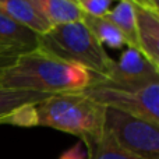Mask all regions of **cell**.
<instances>
[{"mask_svg": "<svg viewBox=\"0 0 159 159\" xmlns=\"http://www.w3.org/2000/svg\"><path fill=\"white\" fill-rule=\"evenodd\" d=\"M98 78L82 67L56 60L39 50L20 55L0 67V88L45 95L82 92Z\"/></svg>", "mask_w": 159, "mask_h": 159, "instance_id": "obj_1", "label": "cell"}, {"mask_svg": "<svg viewBox=\"0 0 159 159\" xmlns=\"http://www.w3.org/2000/svg\"><path fill=\"white\" fill-rule=\"evenodd\" d=\"M105 110L81 92L49 95L35 103L36 126L77 135L88 148L103 134Z\"/></svg>", "mask_w": 159, "mask_h": 159, "instance_id": "obj_2", "label": "cell"}, {"mask_svg": "<svg viewBox=\"0 0 159 159\" xmlns=\"http://www.w3.org/2000/svg\"><path fill=\"white\" fill-rule=\"evenodd\" d=\"M36 50L56 60L82 67L102 78L107 75L115 61L81 21L55 25L38 35Z\"/></svg>", "mask_w": 159, "mask_h": 159, "instance_id": "obj_3", "label": "cell"}, {"mask_svg": "<svg viewBox=\"0 0 159 159\" xmlns=\"http://www.w3.org/2000/svg\"><path fill=\"white\" fill-rule=\"evenodd\" d=\"M81 93L105 107L129 113L159 126V84L124 88L110 85L99 77Z\"/></svg>", "mask_w": 159, "mask_h": 159, "instance_id": "obj_4", "label": "cell"}, {"mask_svg": "<svg viewBox=\"0 0 159 159\" xmlns=\"http://www.w3.org/2000/svg\"><path fill=\"white\" fill-rule=\"evenodd\" d=\"M103 131L117 145L144 159H159V126L106 107Z\"/></svg>", "mask_w": 159, "mask_h": 159, "instance_id": "obj_5", "label": "cell"}, {"mask_svg": "<svg viewBox=\"0 0 159 159\" xmlns=\"http://www.w3.org/2000/svg\"><path fill=\"white\" fill-rule=\"evenodd\" d=\"M105 82L115 87L144 88L151 84H159V70L154 67L137 49L124 50L117 61H113Z\"/></svg>", "mask_w": 159, "mask_h": 159, "instance_id": "obj_6", "label": "cell"}, {"mask_svg": "<svg viewBox=\"0 0 159 159\" xmlns=\"http://www.w3.org/2000/svg\"><path fill=\"white\" fill-rule=\"evenodd\" d=\"M38 49V34L0 14V63Z\"/></svg>", "mask_w": 159, "mask_h": 159, "instance_id": "obj_7", "label": "cell"}, {"mask_svg": "<svg viewBox=\"0 0 159 159\" xmlns=\"http://www.w3.org/2000/svg\"><path fill=\"white\" fill-rule=\"evenodd\" d=\"M140 53L159 70V14L134 6Z\"/></svg>", "mask_w": 159, "mask_h": 159, "instance_id": "obj_8", "label": "cell"}, {"mask_svg": "<svg viewBox=\"0 0 159 159\" xmlns=\"http://www.w3.org/2000/svg\"><path fill=\"white\" fill-rule=\"evenodd\" d=\"M41 18L52 27L81 21L82 10L70 0H25Z\"/></svg>", "mask_w": 159, "mask_h": 159, "instance_id": "obj_9", "label": "cell"}, {"mask_svg": "<svg viewBox=\"0 0 159 159\" xmlns=\"http://www.w3.org/2000/svg\"><path fill=\"white\" fill-rule=\"evenodd\" d=\"M0 14L42 35L52 28L43 18L34 11L25 0H0Z\"/></svg>", "mask_w": 159, "mask_h": 159, "instance_id": "obj_10", "label": "cell"}, {"mask_svg": "<svg viewBox=\"0 0 159 159\" xmlns=\"http://www.w3.org/2000/svg\"><path fill=\"white\" fill-rule=\"evenodd\" d=\"M105 17L109 21H112L116 25V28L121 32L124 41H126L127 48L138 50L137 22H135L134 4L131 2H129V0H119L117 4L113 8H110L105 14Z\"/></svg>", "mask_w": 159, "mask_h": 159, "instance_id": "obj_11", "label": "cell"}, {"mask_svg": "<svg viewBox=\"0 0 159 159\" xmlns=\"http://www.w3.org/2000/svg\"><path fill=\"white\" fill-rule=\"evenodd\" d=\"M81 22L89 30V32L95 36V39L101 45L105 43L107 46L113 48V49H119V48L126 45V41H124L121 32L105 16L98 17L82 13Z\"/></svg>", "mask_w": 159, "mask_h": 159, "instance_id": "obj_12", "label": "cell"}, {"mask_svg": "<svg viewBox=\"0 0 159 159\" xmlns=\"http://www.w3.org/2000/svg\"><path fill=\"white\" fill-rule=\"evenodd\" d=\"M49 95L38 92H30V91H17L0 88V123L10 113L16 112L18 107L31 103H38L43 101Z\"/></svg>", "mask_w": 159, "mask_h": 159, "instance_id": "obj_13", "label": "cell"}, {"mask_svg": "<svg viewBox=\"0 0 159 159\" xmlns=\"http://www.w3.org/2000/svg\"><path fill=\"white\" fill-rule=\"evenodd\" d=\"M87 154L88 159H144L123 149L105 131L96 143L88 147Z\"/></svg>", "mask_w": 159, "mask_h": 159, "instance_id": "obj_14", "label": "cell"}, {"mask_svg": "<svg viewBox=\"0 0 159 159\" xmlns=\"http://www.w3.org/2000/svg\"><path fill=\"white\" fill-rule=\"evenodd\" d=\"M82 10V13L91 16L102 17L110 10V6L115 0H73Z\"/></svg>", "mask_w": 159, "mask_h": 159, "instance_id": "obj_15", "label": "cell"}, {"mask_svg": "<svg viewBox=\"0 0 159 159\" xmlns=\"http://www.w3.org/2000/svg\"><path fill=\"white\" fill-rule=\"evenodd\" d=\"M59 159H88V154H87V149H85V145L82 144V141H80V143H77L74 147H71L70 149L64 151Z\"/></svg>", "mask_w": 159, "mask_h": 159, "instance_id": "obj_16", "label": "cell"}, {"mask_svg": "<svg viewBox=\"0 0 159 159\" xmlns=\"http://www.w3.org/2000/svg\"><path fill=\"white\" fill-rule=\"evenodd\" d=\"M134 6L143 7L148 11H152L155 14H159V0H129Z\"/></svg>", "mask_w": 159, "mask_h": 159, "instance_id": "obj_17", "label": "cell"}, {"mask_svg": "<svg viewBox=\"0 0 159 159\" xmlns=\"http://www.w3.org/2000/svg\"><path fill=\"white\" fill-rule=\"evenodd\" d=\"M4 64H7V63H0V67H2V66H4Z\"/></svg>", "mask_w": 159, "mask_h": 159, "instance_id": "obj_18", "label": "cell"}, {"mask_svg": "<svg viewBox=\"0 0 159 159\" xmlns=\"http://www.w3.org/2000/svg\"><path fill=\"white\" fill-rule=\"evenodd\" d=\"M70 2H73V0H70ZM73 3H74V2H73Z\"/></svg>", "mask_w": 159, "mask_h": 159, "instance_id": "obj_19", "label": "cell"}]
</instances>
